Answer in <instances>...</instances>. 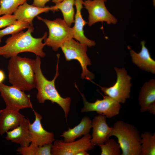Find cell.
Wrapping results in <instances>:
<instances>
[{
  "instance_id": "8fae6325",
  "label": "cell",
  "mask_w": 155,
  "mask_h": 155,
  "mask_svg": "<svg viewBox=\"0 0 155 155\" xmlns=\"http://www.w3.org/2000/svg\"><path fill=\"white\" fill-rule=\"evenodd\" d=\"M104 0H85L83 5L89 13L88 25L91 26L99 22H105L108 24H115L116 18L107 9Z\"/></svg>"
},
{
  "instance_id": "5b68a950",
  "label": "cell",
  "mask_w": 155,
  "mask_h": 155,
  "mask_svg": "<svg viewBox=\"0 0 155 155\" xmlns=\"http://www.w3.org/2000/svg\"><path fill=\"white\" fill-rule=\"evenodd\" d=\"M37 18L47 26L49 35L44 40V43L51 47L53 51H57L64 42L73 38L72 27L69 26L63 20L58 18L51 20L39 16H37Z\"/></svg>"
},
{
  "instance_id": "52a82bcc",
  "label": "cell",
  "mask_w": 155,
  "mask_h": 155,
  "mask_svg": "<svg viewBox=\"0 0 155 155\" xmlns=\"http://www.w3.org/2000/svg\"><path fill=\"white\" fill-rule=\"evenodd\" d=\"M117 74L115 83L109 87L100 86L104 94L119 103H124L129 98L131 84V78L128 75L124 68H114Z\"/></svg>"
},
{
  "instance_id": "d4e9b609",
  "label": "cell",
  "mask_w": 155,
  "mask_h": 155,
  "mask_svg": "<svg viewBox=\"0 0 155 155\" xmlns=\"http://www.w3.org/2000/svg\"><path fill=\"white\" fill-rule=\"evenodd\" d=\"M30 25L27 22L16 20L14 24L6 27L4 29L0 30V42L3 36L20 32L25 28H28Z\"/></svg>"
},
{
  "instance_id": "d6986e66",
  "label": "cell",
  "mask_w": 155,
  "mask_h": 155,
  "mask_svg": "<svg viewBox=\"0 0 155 155\" xmlns=\"http://www.w3.org/2000/svg\"><path fill=\"white\" fill-rule=\"evenodd\" d=\"M49 11L50 7H38L29 4L26 1L19 6L13 15L17 20L25 21L32 25H33L32 21L36 16L41 13L48 12Z\"/></svg>"
},
{
  "instance_id": "7c38bea8",
  "label": "cell",
  "mask_w": 155,
  "mask_h": 155,
  "mask_svg": "<svg viewBox=\"0 0 155 155\" xmlns=\"http://www.w3.org/2000/svg\"><path fill=\"white\" fill-rule=\"evenodd\" d=\"M35 116L34 122L29 124V129L32 138V142L38 146L52 144L55 141L54 135L53 132L46 130L41 123L42 116L33 110Z\"/></svg>"
},
{
  "instance_id": "30bf717a",
  "label": "cell",
  "mask_w": 155,
  "mask_h": 155,
  "mask_svg": "<svg viewBox=\"0 0 155 155\" xmlns=\"http://www.w3.org/2000/svg\"><path fill=\"white\" fill-rule=\"evenodd\" d=\"M91 136L89 134L78 140L69 142H65L62 140H55L51 148V154L76 155L80 151L92 150L94 145L91 142Z\"/></svg>"
},
{
  "instance_id": "ac0fdd59",
  "label": "cell",
  "mask_w": 155,
  "mask_h": 155,
  "mask_svg": "<svg viewBox=\"0 0 155 155\" xmlns=\"http://www.w3.org/2000/svg\"><path fill=\"white\" fill-rule=\"evenodd\" d=\"M142 49L138 53L132 50L130 53L133 62L140 68L152 73H155V61L150 56L148 49L145 46L146 42L141 41Z\"/></svg>"
},
{
  "instance_id": "ba28073f",
  "label": "cell",
  "mask_w": 155,
  "mask_h": 155,
  "mask_svg": "<svg viewBox=\"0 0 155 155\" xmlns=\"http://www.w3.org/2000/svg\"><path fill=\"white\" fill-rule=\"evenodd\" d=\"M0 92L6 107L19 111L26 108L33 109L30 95L24 91L13 86L1 83L0 84Z\"/></svg>"
},
{
  "instance_id": "4316f807",
  "label": "cell",
  "mask_w": 155,
  "mask_h": 155,
  "mask_svg": "<svg viewBox=\"0 0 155 155\" xmlns=\"http://www.w3.org/2000/svg\"><path fill=\"white\" fill-rule=\"evenodd\" d=\"M13 15H4L0 16V28L6 27L16 21Z\"/></svg>"
},
{
  "instance_id": "484cf974",
  "label": "cell",
  "mask_w": 155,
  "mask_h": 155,
  "mask_svg": "<svg viewBox=\"0 0 155 155\" xmlns=\"http://www.w3.org/2000/svg\"><path fill=\"white\" fill-rule=\"evenodd\" d=\"M101 155H120L121 148L119 144L113 139H109L99 146Z\"/></svg>"
},
{
  "instance_id": "9c48e42d",
  "label": "cell",
  "mask_w": 155,
  "mask_h": 155,
  "mask_svg": "<svg viewBox=\"0 0 155 155\" xmlns=\"http://www.w3.org/2000/svg\"><path fill=\"white\" fill-rule=\"evenodd\" d=\"M80 93L83 98L84 106L81 111L82 113L95 111L107 118H111L119 113L121 108L120 103L110 97L103 96L102 100L97 99L94 102H90L86 100L84 94Z\"/></svg>"
},
{
  "instance_id": "1f68e13d",
  "label": "cell",
  "mask_w": 155,
  "mask_h": 155,
  "mask_svg": "<svg viewBox=\"0 0 155 155\" xmlns=\"http://www.w3.org/2000/svg\"><path fill=\"white\" fill-rule=\"evenodd\" d=\"M107 0H104L106 2L107 1Z\"/></svg>"
},
{
  "instance_id": "8992f818",
  "label": "cell",
  "mask_w": 155,
  "mask_h": 155,
  "mask_svg": "<svg viewBox=\"0 0 155 155\" xmlns=\"http://www.w3.org/2000/svg\"><path fill=\"white\" fill-rule=\"evenodd\" d=\"M88 47L71 38L64 42L60 48L67 61L75 59L79 62L82 69L81 78L92 82L94 76L87 67L91 64L86 53Z\"/></svg>"
},
{
  "instance_id": "6da1fadb",
  "label": "cell",
  "mask_w": 155,
  "mask_h": 155,
  "mask_svg": "<svg viewBox=\"0 0 155 155\" xmlns=\"http://www.w3.org/2000/svg\"><path fill=\"white\" fill-rule=\"evenodd\" d=\"M34 30L32 25L25 32L22 31L12 34L6 40L5 44L0 46V55L9 58L20 53L30 52L40 57H44L45 53L43 48L45 45L42 40L47 37V33L46 32L42 37L36 38L31 34Z\"/></svg>"
},
{
  "instance_id": "603a6c76",
  "label": "cell",
  "mask_w": 155,
  "mask_h": 155,
  "mask_svg": "<svg viewBox=\"0 0 155 155\" xmlns=\"http://www.w3.org/2000/svg\"><path fill=\"white\" fill-rule=\"evenodd\" d=\"M141 155H155V133L148 131L141 134Z\"/></svg>"
},
{
  "instance_id": "f1b7e54d",
  "label": "cell",
  "mask_w": 155,
  "mask_h": 155,
  "mask_svg": "<svg viewBox=\"0 0 155 155\" xmlns=\"http://www.w3.org/2000/svg\"><path fill=\"white\" fill-rule=\"evenodd\" d=\"M6 76L4 71L0 69V84L3 83L5 80Z\"/></svg>"
},
{
  "instance_id": "44dd1931",
  "label": "cell",
  "mask_w": 155,
  "mask_h": 155,
  "mask_svg": "<svg viewBox=\"0 0 155 155\" xmlns=\"http://www.w3.org/2000/svg\"><path fill=\"white\" fill-rule=\"evenodd\" d=\"M75 0H63L61 2L50 7V11L61 10L63 20L69 26L74 22L75 10L73 7Z\"/></svg>"
},
{
  "instance_id": "2e32d148",
  "label": "cell",
  "mask_w": 155,
  "mask_h": 155,
  "mask_svg": "<svg viewBox=\"0 0 155 155\" xmlns=\"http://www.w3.org/2000/svg\"><path fill=\"white\" fill-rule=\"evenodd\" d=\"M24 116L19 111L6 108L0 110V135H2L10 130L18 126Z\"/></svg>"
},
{
  "instance_id": "e0dca14e",
  "label": "cell",
  "mask_w": 155,
  "mask_h": 155,
  "mask_svg": "<svg viewBox=\"0 0 155 155\" xmlns=\"http://www.w3.org/2000/svg\"><path fill=\"white\" fill-rule=\"evenodd\" d=\"M30 121L24 118L21 123L15 129L6 133V139L18 144L22 147L28 146L32 142V138L29 129Z\"/></svg>"
},
{
  "instance_id": "3957f363",
  "label": "cell",
  "mask_w": 155,
  "mask_h": 155,
  "mask_svg": "<svg viewBox=\"0 0 155 155\" xmlns=\"http://www.w3.org/2000/svg\"><path fill=\"white\" fill-rule=\"evenodd\" d=\"M10 58L7 66L9 82L24 91L35 88L34 59L18 55Z\"/></svg>"
},
{
  "instance_id": "f546056e",
  "label": "cell",
  "mask_w": 155,
  "mask_h": 155,
  "mask_svg": "<svg viewBox=\"0 0 155 155\" xmlns=\"http://www.w3.org/2000/svg\"><path fill=\"white\" fill-rule=\"evenodd\" d=\"M89 154L85 150H82L78 152L76 155H89Z\"/></svg>"
},
{
  "instance_id": "4fadbf2b",
  "label": "cell",
  "mask_w": 155,
  "mask_h": 155,
  "mask_svg": "<svg viewBox=\"0 0 155 155\" xmlns=\"http://www.w3.org/2000/svg\"><path fill=\"white\" fill-rule=\"evenodd\" d=\"M106 117L102 115L95 116L92 121V133L91 142L95 145L104 144L109 139L112 127L107 124Z\"/></svg>"
},
{
  "instance_id": "9a60e30c",
  "label": "cell",
  "mask_w": 155,
  "mask_h": 155,
  "mask_svg": "<svg viewBox=\"0 0 155 155\" xmlns=\"http://www.w3.org/2000/svg\"><path fill=\"white\" fill-rule=\"evenodd\" d=\"M83 0H75L74 5L76 8V13L74 20L75 24L72 27L73 31V38H75L81 43L92 47L96 45L94 41L87 38L84 34V26L88 24L83 18L81 10L83 8Z\"/></svg>"
},
{
  "instance_id": "cb8c5ba5",
  "label": "cell",
  "mask_w": 155,
  "mask_h": 155,
  "mask_svg": "<svg viewBox=\"0 0 155 155\" xmlns=\"http://www.w3.org/2000/svg\"><path fill=\"white\" fill-rule=\"evenodd\" d=\"M29 0H0V15H12L20 5Z\"/></svg>"
},
{
  "instance_id": "7402d4cb",
  "label": "cell",
  "mask_w": 155,
  "mask_h": 155,
  "mask_svg": "<svg viewBox=\"0 0 155 155\" xmlns=\"http://www.w3.org/2000/svg\"><path fill=\"white\" fill-rule=\"evenodd\" d=\"M52 144L38 146L33 142H31L28 146H20L16 150L19 154L22 155H52L51 148Z\"/></svg>"
},
{
  "instance_id": "277c9868",
  "label": "cell",
  "mask_w": 155,
  "mask_h": 155,
  "mask_svg": "<svg viewBox=\"0 0 155 155\" xmlns=\"http://www.w3.org/2000/svg\"><path fill=\"white\" fill-rule=\"evenodd\" d=\"M111 136L117 139L121 155H141V134L133 125L122 121H117L112 127Z\"/></svg>"
},
{
  "instance_id": "ffe728a7",
  "label": "cell",
  "mask_w": 155,
  "mask_h": 155,
  "mask_svg": "<svg viewBox=\"0 0 155 155\" xmlns=\"http://www.w3.org/2000/svg\"><path fill=\"white\" fill-rule=\"evenodd\" d=\"M92 121L89 117H84L78 125L64 131L60 136L63 137V141L65 142L74 141L82 135L89 134L92 128Z\"/></svg>"
},
{
  "instance_id": "83f0119b",
  "label": "cell",
  "mask_w": 155,
  "mask_h": 155,
  "mask_svg": "<svg viewBox=\"0 0 155 155\" xmlns=\"http://www.w3.org/2000/svg\"><path fill=\"white\" fill-rule=\"evenodd\" d=\"M50 0H33L32 5L39 7H45L46 4Z\"/></svg>"
},
{
  "instance_id": "5bb4252c",
  "label": "cell",
  "mask_w": 155,
  "mask_h": 155,
  "mask_svg": "<svg viewBox=\"0 0 155 155\" xmlns=\"http://www.w3.org/2000/svg\"><path fill=\"white\" fill-rule=\"evenodd\" d=\"M138 100L140 111L155 115V80L152 79L143 86L140 92Z\"/></svg>"
},
{
  "instance_id": "7a4b0ae2",
  "label": "cell",
  "mask_w": 155,
  "mask_h": 155,
  "mask_svg": "<svg viewBox=\"0 0 155 155\" xmlns=\"http://www.w3.org/2000/svg\"><path fill=\"white\" fill-rule=\"evenodd\" d=\"M57 61L56 72L53 79L50 81L43 74L41 69L40 57L36 56L34 60L35 73V88L37 90L36 98L39 103H43L46 100H49L53 104L55 103L62 108L65 113L66 121L70 111L71 99L69 97H62L57 90L55 86V81L59 75L58 63L59 54L57 55Z\"/></svg>"
},
{
  "instance_id": "4dcf8cb0",
  "label": "cell",
  "mask_w": 155,
  "mask_h": 155,
  "mask_svg": "<svg viewBox=\"0 0 155 155\" xmlns=\"http://www.w3.org/2000/svg\"><path fill=\"white\" fill-rule=\"evenodd\" d=\"M63 0H52V1L55 4L60 3Z\"/></svg>"
}]
</instances>
